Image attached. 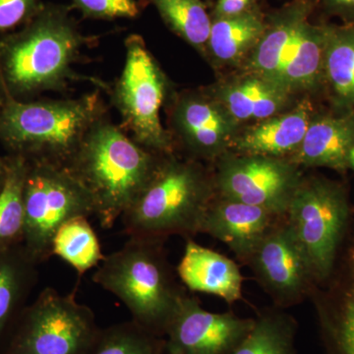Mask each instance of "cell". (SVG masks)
Wrapping results in <instances>:
<instances>
[{
  "label": "cell",
  "instance_id": "obj_1",
  "mask_svg": "<svg viewBox=\"0 0 354 354\" xmlns=\"http://www.w3.org/2000/svg\"><path fill=\"white\" fill-rule=\"evenodd\" d=\"M72 10L44 3L27 24L0 36V73L9 97L29 101L44 93H64L81 80L106 92V83L75 71L84 48L97 39L84 34Z\"/></svg>",
  "mask_w": 354,
  "mask_h": 354
},
{
  "label": "cell",
  "instance_id": "obj_2",
  "mask_svg": "<svg viewBox=\"0 0 354 354\" xmlns=\"http://www.w3.org/2000/svg\"><path fill=\"white\" fill-rule=\"evenodd\" d=\"M102 91L60 99L8 97L0 111V144L8 155L67 169L91 128L109 114Z\"/></svg>",
  "mask_w": 354,
  "mask_h": 354
},
{
  "label": "cell",
  "instance_id": "obj_3",
  "mask_svg": "<svg viewBox=\"0 0 354 354\" xmlns=\"http://www.w3.org/2000/svg\"><path fill=\"white\" fill-rule=\"evenodd\" d=\"M160 156L106 114L91 128L67 169L94 200L102 227L111 230L149 183Z\"/></svg>",
  "mask_w": 354,
  "mask_h": 354
},
{
  "label": "cell",
  "instance_id": "obj_4",
  "mask_svg": "<svg viewBox=\"0 0 354 354\" xmlns=\"http://www.w3.org/2000/svg\"><path fill=\"white\" fill-rule=\"evenodd\" d=\"M216 195L196 160L160 156L152 177L120 218L129 237L165 241L169 235L191 239L199 234L207 208Z\"/></svg>",
  "mask_w": 354,
  "mask_h": 354
},
{
  "label": "cell",
  "instance_id": "obj_5",
  "mask_svg": "<svg viewBox=\"0 0 354 354\" xmlns=\"http://www.w3.org/2000/svg\"><path fill=\"white\" fill-rule=\"evenodd\" d=\"M164 241L129 237L118 251L104 256L93 281L118 298L132 320L165 337L184 295L167 262Z\"/></svg>",
  "mask_w": 354,
  "mask_h": 354
},
{
  "label": "cell",
  "instance_id": "obj_6",
  "mask_svg": "<svg viewBox=\"0 0 354 354\" xmlns=\"http://www.w3.org/2000/svg\"><path fill=\"white\" fill-rule=\"evenodd\" d=\"M124 46L122 71L106 90L120 113V127L147 150L174 153V142L160 120L169 94L167 76L140 35H129Z\"/></svg>",
  "mask_w": 354,
  "mask_h": 354
},
{
  "label": "cell",
  "instance_id": "obj_7",
  "mask_svg": "<svg viewBox=\"0 0 354 354\" xmlns=\"http://www.w3.org/2000/svg\"><path fill=\"white\" fill-rule=\"evenodd\" d=\"M353 211L341 184L322 177L302 179L285 220L310 266L316 286L332 274Z\"/></svg>",
  "mask_w": 354,
  "mask_h": 354
},
{
  "label": "cell",
  "instance_id": "obj_8",
  "mask_svg": "<svg viewBox=\"0 0 354 354\" xmlns=\"http://www.w3.org/2000/svg\"><path fill=\"white\" fill-rule=\"evenodd\" d=\"M100 330L76 290L62 295L46 288L18 316L3 354H88Z\"/></svg>",
  "mask_w": 354,
  "mask_h": 354
},
{
  "label": "cell",
  "instance_id": "obj_9",
  "mask_svg": "<svg viewBox=\"0 0 354 354\" xmlns=\"http://www.w3.org/2000/svg\"><path fill=\"white\" fill-rule=\"evenodd\" d=\"M24 245L38 264L53 256L58 228L76 216H95L94 200L66 167L28 162L24 188Z\"/></svg>",
  "mask_w": 354,
  "mask_h": 354
},
{
  "label": "cell",
  "instance_id": "obj_10",
  "mask_svg": "<svg viewBox=\"0 0 354 354\" xmlns=\"http://www.w3.org/2000/svg\"><path fill=\"white\" fill-rule=\"evenodd\" d=\"M302 179L290 158L236 153L221 160L214 181L218 196L285 216Z\"/></svg>",
  "mask_w": 354,
  "mask_h": 354
},
{
  "label": "cell",
  "instance_id": "obj_11",
  "mask_svg": "<svg viewBox=\"0 0 354 354\" xmlns=\"http://www.w3.org/2000/svg\"><path fill=\"white\" fill-rule=\"evenodd\" d=\"M246 264L279 306L298 304L316 286L308 262L285 216L265 235Z\"/></svg>",
  "mask_w": 354,
  "mask_h": 354
},
{
  "label": "cell",
  "instance_id": "obj_12",
  "mask_svg": "<svg viewBox=\"0 0 354 354\" xmlns=\"http://www.w3.org/2000/svg\"><path fill=\"white\" fill-rule=\"evenodd\" d=\"M174 151L181 147L189 160H209L223 155L234 142L237 122L223 104L201 93H183L169 108Z\"/></svg>",
  "mask_w": 354,
  "mask_h": 354
},
{
  "label": "cell",
  "instance_id": "obj_13",
  "mask_svg": "<svg viewBox=\"0 0 354 354\" xmlns=\"http://www.w3.org/2000/svg\"><path fill=\"white\" fill-rule=\"evenodd\" d=\"M255 318L203 308L184 295L165 335V354H227L253 327Z\"/></svg>",
  "mask_w": 354,
  "mask_h": 354
},
{
  "label": "cell",
  "instance_id": "obj_14",
  "mask_svg": "<svg viewBox=\"0 0 354 354\" xmlns=\"http://www.w3.org/2000/svg\"><path fill=\"white\" fill-rule=\"evenodd\" d=\"M327 354H354V214L330 278L312 290Z\"/></svg>",
  "mask_w": 354,
  "mask_h": 354
},
{
  "label": "cell",
  "instance_id": "obj_15",
  "mask_svg": "<svg viewBox=\"0 0 354 354\" xmlns=\"http://www.w3.org/2000/svg\"><path fill=\"white\" fill-rule=\"evenodd\" d=\"M283 216L253 205L215 195L205 212L199 234L211 235L247 263L265 235Z\"/></svg>",
  "mask_w": 354,
  "mask_h": 354
},
{
  "label": "cell",
  "instance_id": "obj_16",
  "mask_svg": "<svg viewBox=\"0 0 354 354\" xmlns=\"http://www.w3.org/2000/svg\"><path fill=\"white\" fill-rule=\"evenodd\" d=\"M176 272L188 290L215 295L227 304L243 299V278L236 263L192 239L186 241Z\"/></svg>",
  "mask_w": 354,
  "mask_h": 354
},
{
  "label": "cell",
  "instance_id": "obj_17",
  "mask_svg": "<svg viewBox=\"0 0 354 354\" xmlns=\"http://www.w3.org/2000/svg\"><path fill=\"white\" fill-rule=\"evenodd\" d=\"M354 146V109L312 118L304 141L288 158L297 167H328L344 172Z\"/></svg>",
  "mask_w": 354,
  "mask_h": 354
},
{
  "label": "cell",
  "instance_id": "obj_18",
  "mask_svg": "<svg viewBox=\"0 0 354 354\" xmlns=\"http://www.w3.org/2000/svg\"><path fill=\"white\" fill-rule=\"evenodd\" d=\"M312 118L309 102H302L290 113L260 121L236 134L230 149L241 155L290 158L301 145Z\"/></svg>",
  "mask_w": 354,
  "mask_h": 354
},
{
  "label": "cell",
  "instance_id": "obj_19",
  "mask_svg": "<svg viewBox=\"0 0 354 354\" xmlns=\"http://www.w3.org/2000/svg\"><path fill=\"white\" fill-rule=\"evenodd\" d=\"M326 24L305 20L286 50L274 84L288 93L316 88L325 78Z\"/></svg>",
  "mask_w": 354,
  "mask_h": 354
},
{
  "label": "cell",
  "instance_id": "obj_20",
  "mask_svg": "<svg viewBox=\"0 0 354 354\" xmlns=\"http://www.w3.org/2000/svg\"><path fill=\"white\" fill-rule=\"evenodd\" d=\"M39 265L23 244L0 248V341L25 308Z\"/></svg>",
  "mask_w": 354,
  "mask_h": 354
},
{
  "label": "cell",
  "instance_id": "obj_21",
  "mask_svg": "<svg viewBox=\"0 0 354 354\" xmlns=\"http://www.w3.org/2000/svg\"><path fill=\"white\" fill-rule=\"evenodd\" d=\"M290 93L259 76L246 77L225 86L218 92L223 108L237 123L265 120L278 115L290 99Z\"/></svg>",
  "mask_w": 354,
  "mask_h": 354
},
{
  "label": "cell",
  "instance_id": "obj_22",
  "mask_svg": "<svg viewBox=\"0 0 354 354\" xmlns=\"http://www.w3.org/2000/svg\"><path fill=\"white\" fill-rule=\"evenodd\" d=\"M267 29L260 9L230 17L212 18L206 51L223 64L237 62L256 48Z\"/></svg>",
  "mask_w": 354,
  "mask_h": 354
},
{
  "label": "cell",
  "instance_id": "obj_23",
  "mask_svg": "<svg viewBox=\"0 0 354 354\" xmlns=\"http://www.w3.org/2000/svg\"><path fill=\"white\" fill-rule=\"evenodd\" d=\"M325 79L333 97L344 111H349L354 84V25L326 24Z\"/></svg>",
  "mask_w": 354,
  "mask_h": 354
},
{
  "label": "cell",
  "instance_id": "obj_24",
  "mask_svg": "<svg viewBox=\"0 0 354 354\" xmlns=\"http://www.w3.org/2000/svg\"><path fill=\"white\" fill-rule=\"evenodd\" d=\"M297 324L279 310H266L253 327L227 354H297Z\"/></svg>",
  "mask_w": 354,
  "mask_h": 354
},
{
  "label": "cell",
  "instance_id": "obj_25",
  "mask_svg": "<svg viewBox=\"0 0 354 354\" xmlns=\"http://www.w3.org/2000/svg\"><path fill=\"white\" fill-rule=\"evenodd\" d=\"M6 183L0 191V248L23 244L25 228L24 188L28 160L7 155Z\"/></svg>",
  "mask_w": 354,
  "mask_h": 354
},
{
  "label": "cell",
  "instance_id": "obj_26",
  "mask_svg": "<svg viewBox=\"0 0 354 354\" xmlns=\"http://www.w3.org/2000/svg\"><path fill=\"white\" fill-rule=\"evenodd\" d=\"M71 266L79 276L97 268L104 260L101 243L88 216H76L67 221L55 232L53 256Z\"/></svg>",
  "mask_w": 354,
  "mask_h": 354
},
{
  "label": "cell",
  "instance_id": "obj_27",
  "mask_svg": "<svg viewBox=\"0 0 354 354\" xmlns=\"http://www.w3.org/2000/svg\"><path fill=\"white\" fill-rule=\"evenodd\" d=\"M167 27L204 53L211 30V14L202 0H150Z\"/></svg>",
  "mask_w": 354,
  "mask_h": 354
},
{
  "label": "cell",
  "instance_id": "obj_28",
  "mask_svg": "<svg viewBox=\"0 0 354 354\" xmlns=\"http://www.w3.org/2000/svg\"><path fill=\"white\" fill-rule=\"evenodd\" d=\"M88 354H165V337L128 321L100 330Z\"/></svg>",
  "mask_w": 354,
  "mask_h": 354
},
{
  "label": "cell",
  "instance_id": "obj_29",
  "mask_svg": "<svg viewBox=\"0 0 354 354\" xmlns=\"http://www.w3.org/2000/svg\"><path fill=\"white\" fill-rule=\"evenodd\" d=\"M72 8L91 20L136 19L142 12L138 0H71Z\"/></svg>",
  "mask_w": 354,
  "mask_h": 354
},
{
  "label": "cell",
  "instance_id": "obj_30",
  "mask_svg": "<svg viewBox=\"0 0 354 354\" xmlns=\"http://www.w3.org/2000/svg\"><path fill=\"white\" fill-rule=\"evenodd\" d=\"M44 4L43 0H0V36L27 24Z\"/></svg>",
  "mask_w": 354,
  "mask_h": 354
},
{
  "label": "cell",
  "instance_id": "obj_31",
  "mask_svg": "<svg viewBox=\"0 0 354 354\" xmlns=\"http://www.w3.org/2000/svg\"><path fill=\"white\" fill-rule=\"evenodd\" d=\"M261 0H216L212 18L230 17L260 9Z\"/></svg>",
  "mask_w": 354,
  "mask_h": 354
},
{
  "label": "cell",
  "instance_id": "obj_32",
  "mask_svg": "<svg viewBox=\"0 0 354 354\" xmlns=\"http://www.w3.org/2000/svg\"><path fill=\"white\" fill-rule=\"evenodd\" d=\"M324 11L339 18L344 25H354V0H319Z\"/></svg>",
  "mask_w": 354,
  "mask_h": 354
},
{
  "label": "cell",
  "instance_id": "obj_33",
  "mask_svg": "<svg viewBox=\"0 0 354 354\" xmlns=\"http://www.w3.org/2000/svg\"><path fill=\"white\" fill-rule=\"evenodd\" d=\"M7 174V160L6 157H0V191L6 183Z\"/></svg>",
  "mask_w": 354,
  "mask_h": 354
},
{
  "label": "cell",
  "instance_id": "obj_34",
  "mask_svg": "<svg viewBox=\"0 0 354 354\" xmlns=\"http://www.w3.org/2000/svg\"><path fill=\"white\" fill-rule=\"evenodd\" d=\"M7 99H8V95H7L3 80H2L1 73H0V111H1L4 104H6Z\"/></svg>",
  "mask_w": 354,
  "mask_h": 354
},
{
  "label": "cell",
  "instance_id": "obj_35",
  "mask_svg": "<svg viewBox=\"0 0 354 354\" xmlns=\"http://www.w3.org/2000/svg\"><path fill=\"white\" fill-rule=\"evenodd\" d=\"M348 169H351L354 171V146L353 147V149H351V153H349L348 155Z\"/></svg>",
  "mask_w": 354,
  "mask_h": 354
},
{
  "label": "cell",
  "instance_id": "obj_36",
  "mask_svg": "<svg viewBox=\"0 0 354 354\" xmlns=\"http://www.w3.org/2000/svg\"><path fill=\"white\" fill-rule=\"evenodd\" d=\"M349 109H354V84L353 92H351V101H349Z\"/></svg>",
  "mask_w": 354,
  "mask_h": 354
}]
</instances>
